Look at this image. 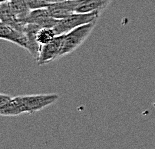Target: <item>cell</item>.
Here are the masks:
<instances>
[{
	"instance_id": "obj_1",
	"label": "cell",
	"mask_w": 155,
	"mask_h": 149,
	"mask_svg": "<svg viewBox=\"0 0 155 149\" xmlns=\"http://www.w3.org/2000/svg\"><path fill=\"white\" fill-rule=\"evenodd\" d=\"M97 21H93L87 24L81 25L79 27L72 29L71 31L64 33L63 45L61 50V57L74 52L78 47L83 44V42L89 37L92 30L94 29Z\"/></svg>"
},
{
	"instance_id": "obj_2",
	"label": "cell",
	"mask_w": 155,
	"mask_h": 149,
	"mask_svg": "<svg viewBox=\"0 0 155 149\" xmlns=\"http://www.w3.org/2000/svg\"><path fill=\"white\" fill-rule=\"evenodd\" d=\"M100 12H88V13H80L74 12L71 15L67 16L63 19H59L57 24L54 26V29L57 35L64 34L72 29L79 27L81 25L87 24V23L97 21L99 18Z\"/></svg>"
},
{
	"instance_id": "obj_3",
	"label": "cell",
	"mask_w": 155,
	"mask_h": 149,
	"mask_svg": "<svg viewBox=\"0 0 155 149\" xmlns=\"http://www.w3.org/2000/svg\"><path fill=\"white\" fill-rule=\"evenodd\" d=\"M58 94H33V95H23L21 100L24 107L25 113L33 114L35 112L40 111L45 107L54 104L58 100Z\"/></svg>"
},
{
	"instance_id": "obj_4",
	"label": "cell",
	"mask_w": 155,
	"mask_h": 149,
	"mask_svg": "<svg viewBox=\"0 0 155 149\" xmlns=\"http://www.w3.org/2000/svg\"><path fill=\"white\" fill-rule=\"evenodd\" d=\"M63 38H64V34L57 35L53 40L51 42H49L48 44L41 46L39 56H38L37 60H36L38 65L47 64L49 62L61 58Z\"/></svg>"
},
{
	"instance_id": "obj_5",
	"label": "cell",
	"mask_w": 155,
	"mask_h": 149,
	"mask_svg": "<svg viewBox=\"0 0 155 149\" xmlns=\"http://www.w3.org/2000/svg\"><path fill=\"white\" fill-rule=\"evenodd\" d=\"M0 38L2 40L14 43L15 45L29 51V41L24 31L19 30V29H16L10 25L1 22V24H0Z\"/></svg>"
},
{
	"instance_id": "obj_6",
	"label": "cell",
	"mask_w": 155,
	"mask_h": 149,
	"mask_svg": "<svg viewBox=\"0 0 155 149\" xmlns=\"http://www.w3.org/2000/svg\"><path fill=\"white\" fill-rule=\"evenodd\" d=\"M78 0H61V1L50 3L47 9L52 17L56 19H63L72 13L76 12Z\"/></svg>"
},
{
	"instance_id": "obj_7",
	"label": "cell",
	"mask_w": 155,
	"mask_h": 149,
	"mask_svg": "<svg viewBox=\"0 0 155 149\" xmlns=\"http://www.w3.org/2000/svg\"><path fill=\"white\" fill-rule=\"evenodd\" d=\"M59 19L52 17L49 13L47 7L37 8L31 10L29 15L26 18V23H34L39 25L40 27H54L57 24Z\"/></svg>"
},
{
	"instance_id": "obj_8",
	"label": "cell",
	"mask_w": 155,
	"mask_h": 149,
	"mask_svg": "<svg viewBox=\"0 0 155 149\" xmlns=\"http://www.w3.org/2000/svg\"><path fill=\"white\" fill-rule=\"evenodd\" d=\"M0 20L2 23H5V24L10 25L12 27L22 31L24 30V27L26 25L25 22L18 20L16 18L11 8L10 1H3L0 4Z\"/></svg>"
},
{
	"instance_id": "obj_9",
	"label": "cell",
	"mask_w": 155,
	"mask_h": 149,
	"mask_svg": "<svg viewBox=\"0 0 155 149\" xmlns=\"http://www.w3.org/2000/svg\"><path fill=\"white\" fill-rule=\"evenodd\" d=\"M40 27L37 24H34V23H26L25 27H24V31L25 34L27 35L28 41H29V53L30 55L35 59V61L37 60L38 56H39V52H40V47L39 43L37 41V33L40 30Z\"/></svg>"
},
{
	"instance_id": "obj_10",
	"label": "cell",
	"mask_w": 155,
	"mask_h": 149,
	"mask_svg": "<svg viewBox=\"0 0 155 149\" xmlns=\"http://www.w3.org/2000/svg\"><path fill=\"white\" fill-rule=\"evenodd\" d=\"M25 110L23 107V103L21 100V96L12 97L10 101L0 106V115L7 117H16L18 115L24 114Z\"/></svg>"
},
{
	"instance_id": "obj_11",
	"label": "cell",
	"mask_w": 155,
	"mask_h": 149,
	"mask_svg": "<svg viewBox=\"0 0 155 149\" xmlns=\"http://www.w3.org/2000/svg\"><path fill=\"white\" fill-rule=\"evenodd\" d=\"M112 0H78L76 12H101L110 4Z\"/></svg>"
},
{
	"instance_id": "obj_12",
	"label": "cell",
	"mask_w": 155,
	"mask_h": 149,
	"mask_svg": "<svg viewBox=\"0 0 155 149\" xmlns=\"http://www.w3.org/2000/svg\"><path fill=\"white\" fill-rule=\"evenodd\" d=\"M10 4L16 18L18 20L25 22L26 18L31 11V8L28 5L27 1L26 0H10Z\"/></svg>"
},
{
	"instance_id": "obj_13",
	"label": "cell",
	"mask_w": 155,
	"mask_h": 149,
	"mask_svg": "<svg viewBox=\"0 0 155 149\" xmlns=\"http://www.w3.org/2000/svg\"><path fill=\"white\" fill-rule=\"evenodd\" d=\"M57 36L54 27H43L40 28V30L37 33V41L39 45H45L51 42Z\"/></svg>"
},
{
	"instance_id": "obj_14",
	"label": "cell",
	"mask_w": 155,
	"mask_h": 149,
	"mask_svg": "<svg viewBox=\"0 0 155 149\" xmlns=\"http://www.w3.org/2000/svg\"><path fill=\"white\" fill-rule=\"evenodd\" d=\"M28 3V5L30 6L31 10L33 9H37V8H43V7H47L49 5L48 2H46L45 0H26Z\"/></svg>"
},
{
	"instance_id": "obj_15",
	"label": "cell",
	"mask_w": 155,
	"mask_h": 149,
	"mask_svg": "<svg viewBox=\"0 0 155 149\" xmlns=\"http://www.w3.org/2000/svg\"><path fill=\"white\" fill-rule=\"evenodd\" d=\"M1 2H3V1H10V0H0Z\"/></svg>"
}]
</instances>
